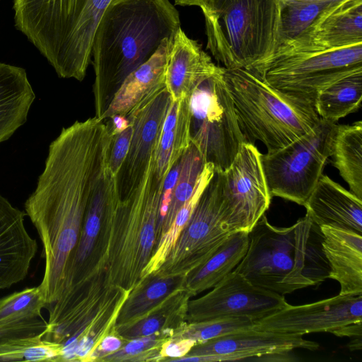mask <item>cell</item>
I'll list each match as a JSON object with an SVG mask.
<instances>
[{"instance_id": "cell-40", "label": "cell", "mask_w": 362, "mask_h": 362, "mask_svg": "<svg viewBox=\"0 0 362 362\" xmlns=\"http://www.w3.org/2000/svg\"><path fill=\"white\" fill-rule=\"evenodd\" d=\"M196 344L194 340L184 338L169 339L160 346L161 361H172L186 356Z\"/></svg>"}, {"instance_id": "cell-37", "label": "cell", "mask_w": 362, "mask_h": 362, "mask_svg": "<svg viewBox=\"0 0 362 362\" xmlns=\"http://www.w3.org/2000/svg\"><path fill=\"white\" fill-rule=\"evenodd\" d=\"M45 308L47 305L39 286L26 288L0 299V322L41 316Z\"/></svg>"}, {"instance_id": "cell-36", "label": "cell", "mask_w": 362, "mask_h": 362, "mask_svg": "<svg viewBox=\"0 0 362 362\" xmlns=\"http://www.w3.org/2000/svg\"><path fill=\"white\" fill-rule=\"evenodd\" d=\"M175 329H165L153 334L128 340L119 350L100 361H160L161 345L170 339Z\"/></svg>"}, {"instance_id": "cell-42", "label": "cell", "mask_w": 362, "mask_h": 362, "mask_svg": "<svg viewBox=\"0 0 362 362\" xmlns=\"http://www.w3.org/2000/svg\"><path fill=\"white\" fill-rule=\"evenodd\" d=\"M337 337H362V322H354L340 327L331 332Z\"/></svg>"}, {"instance_id": "cell-38", "label": "cell", "mask_w": 362, "mask_h": 362, "mask_svg": "<svg viewBox=\"0 0 362 362\" xmlns=\"http://www.w3.org/2000/svg\"><path fill=\"white\" fill-rule=\"evenodd\" d=\"M47 322L42 316L28 317L0 322V347L8 343L37 336L47 332Z\"/></svg>"}, {"instance_id": "cell-12", "label": "cell", "mask_w": 362, "mask_h": 362, "mask_svg": "<svg viewBox=\"0 0 362 362\" xmlns=\"http://www.w3.org/2000/svg\"><path fill=\"white\" fill-rule=\"evenodd\" d=\"M119 202L117 177L107 166L90 199L77 244L67 261L61 296L93 275L106 272L110 230Z\"/></svg>"}, {"instance_id": "cell-21", "label": "cell", "mask_w": 362, "mask_h": 362, "mask_svg": "<svg viewBox=\"0 0 362 362\" xmlns=\"http://www.w3.org/2000/svg\"><path fill=\"white\" fill-rule=\"evenodd\" d=\"M329 278L340 284L339 295L362 294V235L337 226H320Z\"/></svg>"}, {"instance_id": "cell-17", "label": "cell", "mask_w": 362, "mask_h": 362, "mask_svg": "<svg viewBox=\"0 0 362 362\" xmlns=\"http://www.w3.org/2000/svg\"><path fill=\"white\" fill-rule=\"evenodd\" d=\"M319 344L303 335L285 334L250 327L197 343L188 354L175 361L212 362L250 360L262 355L305 349L315 351Z\"/></svg>"}, {"instance_id": "cell-26", "label": "cell", "mask_w": 362, "mask_h": 362, "mask_svg": "<svg viewBox=\"0 0 362 362\" xmlns=\"http://www.w3.org/2000/svg\"><path fill=\"white\" fill-rule=\"evenodd\" d=\"M247 246L248 232L232 233L205 262L185 275V288L192 297L215 286L235 269Z\"/></svg>"}, {"instance_id": "cell-14", "label": "cell", "mask_w": 362, "mask_h": 362, "mask_svg": "<svg viewBox=\"0 0 362 362\" xmlns=\"http://www.w3.org/2000/svg\"><path fill=\"white\" fill-rule=\"evenodd\" d=\"M284 296L252 284L233 270L213 289L188 302L187 323L223 317H247L255 322L283 308Z\"/></svg>"}, {"instance_id": "cell-18", "label": "cell", "mask_w": 362, "mask_h": 362, "mask_svg": "<svg viewBox=\"0 0 362 362\" xmlns=\"http://www.w3.org/2000/svg\"><path fill=\"white\" fill-rule=\"evenodd\" d=\"M362 44V0H338L276 54L336 49Z\"/></svg>"}, {"instance_id": "cell-10", "label": "cell", "mask_w": 362, "mask_h": 362, "mask_svg": "<svg viewBox=\"0 0 362 362\" xmlns=\"http://www.w3.org/2000/svg\"><path fill=\"white\" fill-rule=\"evenodd\" d=\"M358 70H362V44L276 54L254 72L275 88L314 106L321 90Z\"/></svg>"}, {"instance_id": "cell-16", "label": "cell", "mask_w": 362, "mask_h": 362, "mask_svg": "<svg viewBox=\"0 0 362 362\" xmlns=\"http://www.w3.org/2000/svg\"><path fill=\"white\" fill-rule=\"evenodd\" d=\"M362 322V294L337 295L309 304L291 305L255 321L254 328L303 335L329 332Z\"/></svg>"}, {"instance_id": "cell-25", "label": "cell", "mask_w": 362, "mask_h": 362, "mask_svg": "<svg viewBox=\"0 0 362 362\" xmlns=\"http://www.w3.org/2000/svg\"><path fill=\"white\" fill-rule=\"evenodd\" d=\"M189 98L170 101L157 146L155 170L163 181L191 144Z\"/></svg>"}, {"instance_id": "cell-31", "label": "cell", "mask_w": 362, "mask_h": 362, "mask_svg": "<svg viewBox=\"0 0 362 362\" xmlns=\"http://www.w3.org/2000/svg\"><path fill=\"white\" fill-rule=\"evenodd\" d=\"M214 173V165L206 163L202 171L193 194L177 211L172 225L161 235L156 243L151 257L143 271L141 279L147 275L157 272L163 264L177 241L180 233L189 219L202 192L211 179Z\"/></svg>"}, {"instance_id": "cell-3", "label": "cell", "mask_w": 362, "mask_h": 362, "mask_svg": "<svg viewBox=\"0 0 362 362\" xmlns=\"http://www.w3.org/2000/svg\"><path fill=\"white\" fill-rule=\"evenodd\" d=\"M323 234L308 214L288 227L263 214L248 232L245 255L235 268L254 285L284 296L329 278Z\"/></svg>"}, {"instance_id": "cell-43", "label": "cell", "mask_w": 362, "mask_h": 362, "mask_svg": "<svg viewBox=\"0 0 362 362\" xmlns=\"http://www.w3.org/2000/svg\"><path fill=\"white\" fill-rule=\"evenodd\" d=\"M292 351H286L281 352H274L255 357L251 360H257L263 361H295L293 355L291 354Z\"/></svg>"}, {"instance_id": "cell-28", "label": "cell", "mask_w": 362, "mask_h": 362, "mask_svg": "<svg viewBox=\"0 0 362 362\" xmlns=\"http://www.w3.org/2000/svg\"><path fill=\"white\" fill-rule=\"evenodd\" d=\"M189 292L182 288L136 320L115 327V332L126 340L149 336L165 329H177L185 324Z\"/></svg>"}, {"instance_id": "cell-23", "label": "cell", "mask_w": 362, "mask_h": 362, "mask_svg": "<svg viewBox=\"0 0 362 362\" xmlns=\"http://www.w3.org/2000/svg\"><path fill=\"white\" fill-rule=\"evenodd\" d=\"M174 35L164 39L152 57L126 77L100 119L115 115L126 117L148 95L165 86Z\"/></svg>"}, {"instance_id": "cell-35", "label": "cell", "mask_w": 362, "mask_h": 362, "mask_svg": "<svg viewBox=\"0 0 362 362\" xmlns=\"http://www.w3.org/2000/svg\"><path fill=\"white\" fill-rule=\"evenodd\" d=\"M255 322L247 317H223L187 323L174 331L171 339L184 338L196 344L206 341L230 332L254 327Z\"/></svg>"}, {"instance_id": "cell-34", "label": "cell", "mask_w": 362, "mask_h": 362, "mask_svg": "<svg viewBox=\"0 0 362 362\" xmlns=\"http://www.w3.org/2000/svg\"><path fill=\"white\" fill-rule=\"evenodd\" d=\"M37 336L0 347V361H59L63 344Z\"/></svg>"}, {"instance_id": "cell-20", "label": "cell", "mask_w": 362, "mask_h": 362, "mask_svg": "<svg viewBox=\"0 0 362 362\" xmlns=\"http://www.w3.org/2000/svg\"><path fill=\"white\" fill-rule=\"evenodd\" d=\"M216 66L201 45L179 28L165 71V86L172 100L189 98L196 88L216 71Z\"/></svg>"}, {"instance_id": "cell-2", "label": "cell", "mask_w": 362, "mask_h": 362, "mask_svg": "<svg viewBox=\"0 0 362 362\" xmlns=\"http://www.w3.org/2000/svg\"><path fill=\"white\" fill-rule=\"evenodd\" d=\"M179 28V12L169 0H112L92 45L95 117L100 119L126 77Z\"/></svg>"}, {"instance_id": "cell-33", "label": "cell", "mask_w": 362, "mask_h": 362, "mask_svg": "<svg viewBox=\"0 0 362 362\" xmlns=\"http://www.w3.org/2000/svg\"><path fill=\"white\" fill-rule=\"evenodd\" d=\"M205 164L202 156L191 142L181 157V168L162 223L161 235L168 230L177 211L193 194Z\"/></svg>"}, {"instance_id": "cell-5", "label": "cell", "mask_w": 362, "mask_h": 362, "mask_svg": "<svg viewBox=\"0 0 362 362\" xmlns=\"http://www.w3.org/2000/svg\"><path fill=\"white\" fill-rule=\"evenodd\" d=\"M206 48L228 69L257 71L278 49L281 0H205Z\"/></svg>"}, {"instance_id": "cell-4", "label": "cell", "mask_w": 362, "mask_h": 362, "mask_svg": "<svg viewBox=\"0 0 362 362\" xmlns=\"http://www.w3.org/2000/svg\"><path fill=\"white\" fill-rule=\"evenodd\" d=\"M112 0H13L14 24L59 78L82 81L99 22Z\"/></svg>"}, {"instance_id": "cell-41", "label": "cell", "mask_w": 362, "mask_h": 362, "mask_svg": "<svg viewBox=\"0 0 362 362\" xmlns=\"http://www.w3.org/2000/svg\"><path fill=\"white\" fill-rule=\"evenodd\" d=\"M127 341L118 336L114 329L100 340L86 361H100L105 356L119 350Z\"/></svg>"}, {"instance_id": "cell-9", "label": "cell", "mask_w": 362, "mask_h": 362, "mask_svg": "<svg viewBox=\"0 0 362 362\" xmlns=\"http://www.w3.org/2000/svg\"><path fill=\"white\" fill-rule=\"evenodd\" d=\"M223 66H218L189 97L191 142L204 162L225 171L245 141L238 125Z\"/></svg>"}, {"instance_id": "cell-7", "label": "cell", "mask_w": 362, "mask_h": 362, "mask_svg": "<svg viewBox=\"0 0 362 362\" xmlns=\"http://www.w3.org/2000/svg\"><path fill=\"white\" fill-rule=\"evenodd\" d=\"M156 162L141 185L117 208L107 249L106 272L110 283L131 291L141 280L157 243V225L163 181Z\"/></svg>"}, {"instance_id": "cell-24", "label": "cell", "mask_w": 362, "mask_h": 362, "mask_svg": "<svg viewBox=\"0 0 362 362\" xmlns=\"http://www.w3.org/2000/svg\"><path fill=\"white\" fill-rule=\"evenodd\" d=\"M35 99L25 70L0 62V144L26 122Z\"/></svg>"}, {"instance_id": "cell-27", "label": "cell", "mask_w": 362, "mask_h": 362, "mask_svg": "<svg viewBox=\"0 0 362 362\" xmlns=\"http://www.w3.org/2000/svg\"><path fill=\"white\" fill-rule=\"evenodd\" d=\"M185 275L150 274L129 292L115 321V326L129 323L143 317L163 303L172 293L185 288Z\"/></svg>"}, {"instance_id": "cell-19", "label": "cell", "mask_w": 362, "mask_h": 362, "mask_svg": "<svg viewBox=\"0 0 362 362\" xmlns=\"http://www.w3.org/2000/svg\"><path fill=\"white\" fill-rule=\"evenodd\" d=\"M25 211L0 194V291L23 281L37 252L25 224Z\"/></svg>"}, {"instance_id": "cell-22", "label": "cell", "mask_w": 362, "mask_h": 362, "mask_svg": "<svg viewBox=\"0 0 362 362\" xmlns=\"http://www.w3.org/2000/svg\"><path fill=\"white\" fill-rule=\"evenodd\" d=\"M319 226H337L362 233V199L322 175L304 206Z\"/></svg>"}, {"instance_id": "cell-44", "label": "cell", "mask_w": 362, "mask_h": 362, "mask_svg": "<svg viewBox=\"0 0 362 362\" xmlns=\"http://www.w3.org/2000/svg\"><path fill=\"white\" fill-rule=\"evenodd\" d=\"M205 0H174L175 4L180 6H201Z\"/></svg>"}, {"instance_id": "cell-45", "label": "cell", "mask_w": 362, "mask_h": 362, "mask_svg": "<svg viewBox=\"0 0 362 362\" xmlns=\"http://www.w3.org/2000/svg\"><path fill=\"white\" fill-rule=\"evenodd\" d=\"M349 344L348 347L350 351L361 350L362 337H355Z\"/></svg>"}, {"instance_id": "cell-15", "label": "cell", "mask_w": 362, "mask_h": 362, "mask_svg": "<svg viewBox=\"0 0 362 362\" xmlns=\"http://www.w3.org/2000/svg\"><path fill=\"white\" fill-rule=\"evenodd\" d=\"M171 98L165 86L151 93L126 117L132 135L126 158L117 177L120 200L141 185L156 160L163 123Z\"/></svg>"}, {"instance_id": "cell-13", "label": "cell", "mask_w": 362, "mask_h": 362, "mask_svg": "<svg viewBox=\"0 0 362 362\" xmlns=\"http://www.w3.org/2000/svg\"><path fill=\"white\" fill-rule=\"evenodd\" d=\"M255 144L245 141L223 171L222 201L230 230L249 232L268 209L271 196Z\"/></svg>"}, {"instance_id": "cell-1", "label": "cell", "mask_w": 362, "mask_h": 362, "mask_svg": "<svg viewBox=\"0 0 362 362\" xmlns=\"http://www.w3.org/2000/svg\"><path fill=\"white\" fill-rule=\"evenodd\" d=\"M104 121L94 117L62 128L50 143L35 189L24 203L42 245L45 270L38 286L47 307L63 291L67 261L107 166L112 136Z\"/></svg>"}, {"instance_id": "cell-8", "label": "cell", "mask_w": 362, "mask_h": 362, "mask_svg": "<svg viewBox=\"0 0 362 362\" xmlns=\"http://www.w3.org/2000/svg\"><path fill=\"white\" fill-rule=\"evenodd\" d=\"M338 124L320 118L309 132L285 146L262 154L272 197L304 206L329 158Z\"/></svg>"}, {"instance_id": "cell-39", "label": "cell", "mask_w": 362, "mask_h": 362, "mask_svg": "<svg viewBox=\"0 0 362 362\" xmlns=\"http://www.w3.org/2000/svg\"><path fill=\"white\" fill-rule=\"evenodd\" d=\"M132 135V127L129 125L122 132L112 136L107 167L113 177H117L121 167L127 155Z\"/></svg>"}, {"instance_id": "cell-29", "label": "cell", "mask_w": 362, "mask_h": 362, "mask_svg": "<svg viewBox=\"0 0 362 362\" xmlns=\"http://www.w3.org/2000/svg\"><path fill=\"white\" fill-rule=\"evenodd\" d=\"M332 164L351 192L362 199V122L338 124L332 155Z\"/></svg>"}, {"instance_id": "cell-30", "label": "cell", "mask_w": 362, "mask_h": 362, "mask_svg": "<svg viewBox=\"0 0 362 362\" xmlns=\"http://www.w3.org/2000/svg\"><path fill=\"white\" fill-rule=\"evenodd\" d=\"M362 70L337 80L321 90L314 107L320 118L336 123L361 106Z\"/></svg>"}, {"instance_id": "cell-6", "label": "cell", "mask_w": 362, "mask_h": 362, "mask_svg": "<svg viewBox=\"0 0 362 362\" xmlns=\"http://www.w3.org/2000/svg\"><path fill=\"white\" fill-rule=\"evenodd\" d=\"M223 76L245 141H261L267 151L279 149L320 121L315 107L275 88L259 74L228 69Z\"/></svg>"}, {"instance_id": "cell-11", "label": "cell", "mask_w": 362, "mask_h": 362, "mask_svg": "<svg viewBox=\"0 0 362 362\" xmlns=\"http://www.w3.org/2000/svg\"><path fill=\"white\" fill-rule=\"evenodd\" d=\"M223 171L215 170L164 262L156 272L186 275L205 262L232 233L222 201Z\"/></svg>"}, {"instance_id": "cell-32", "label": "cell", "mask_w": 362, "mask_h": 362, "mask_svg": "<svg viewBox=\"0 0 362 362\" xmlns=\"http://www.w3.org/2000/svg\"><path fill=\"white\" fill-rule=\"evenodd\" d=\"M338 0H281L279 48L300 36L328 6Z\"/></svg>"}]
</instances>
